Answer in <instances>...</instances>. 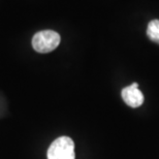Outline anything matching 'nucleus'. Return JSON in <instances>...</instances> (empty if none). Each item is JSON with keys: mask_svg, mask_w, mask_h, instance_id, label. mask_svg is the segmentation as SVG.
<instances>
[{"mask_svg": "<svg viewBox=\"0 0 159 159\" xmlns=\"http://www.w3.org/2000/svg\"><path fill=\"white\" fill-rule=\"evenodd\" d=\"M48 159H75V143L68 136L56 139L48 149Z\"/></svg>", "mask_w": 159, "mask_h": 159, "instance_id": "nucleus-1", "label": "nucleus"}, {"mask_svg": "<svg viewBox=\"0 0 159 159\" xmlns=\"http://www.w3.org/2000/svg\"><path fill=\"white\" fill-rule=\"evenodd\" d=\"M147 35L152 41L159 44V20L155 19L148 24Z\"/></svg>", "mask_w": 159, "mask_h": 159, "instance_id": "nucleus-4", "label": "nucleus"}, {"mask_svg": "<svg viewBox=\"0 0 159 159\" xmlns=\"http://www.w3.org/2000/svg\"><path fill=\"white\" fill-rule=\"evenodd\" d=\"M61 37L59 33L53 30H43L34 34L32 37V47L37 53H50L59 46Z\"/></svg>", "mask_w": 159, "mask_h": 159, "instance_id": "nucleus-2", "label": "nucleus"}, {"mask_svg": "<svg viewBox=\"0 0 159 159\" xmlns=\"http://www.w3.org/2000/svg\"><path fill=\"white\" fill-rule=\"evenodd\" d=\"M122 98L127 106L130 107H139L144 103V95L139 89L138 83H133L128 87H125L121 92Z\"/></svg>", "mask_w": 159, "mask_h": 159, "instance_id": "nucleus-3", "label": "nucleus"}]
</instances>
